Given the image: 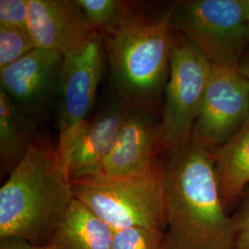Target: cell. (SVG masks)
I'll use <instances>...</instances> for the list:
<instances>
[{
	"label": "cell",
	"mask_w": 249,
	"mask_h": 249,
	"mask_svg": "<svg viewBox=\"0 0 249 249\" xmlns=\"http://www.w3.org/2000/svg\"><path fill=\"white\" fill-rule=\"evenodd\" d=\"M167 152L161 164L163 249H233V224L222 201L213 151L190 141Z\"/></svg>",
	"instance_id": "obj_1"
},
{
	"label": "cell",
	"mask_w": 249,
	"mask_h": 249,
	"mask_svg": "<svg viewBox=\"0 0 249 249\" xmlns=\"http://www.w3.org/2000/svg\"><path fill=\"white\" fill-rule=\"evenodd\" d=\"M74 198L56 147L48 138L36 137L0 188V239L46 247Z\"/></svg>",
	"instance_id": "obj_2"
},
{
	"label": "cell",
	"mask_w": 249,
	"mask_h": 249,
	"mask_svg": "<svg viewBox=\"0 0 249 249\" xmlns=\"http://www.w3.org/2000/svg\"><path fill=\"white\" fill-rule=\"evenodd\" d=\"M173 5L163 13L145 14L127 2L124 18L101 35L115 96L131 107L151 108L169 72L174 30Z\"/></svg>",
	"instance_id": "obj_3"
},
{
	"label": "cell",
	"mask_w": 249,
	"mask_h": 249,
	"mask_svg": "<svg viewBox=\"0 0 249 249\" xmlns=\"http://www.w3.org/2000/svg\"><path fill=\"white\" fill-rule=\"evenodd\" d=\"M74 197L114 230L133 227L165 232L162 165L138 176L88 178L71 181Z\"/></svg>",
	"instance_id": "obj_4"
},
{
	"label": "cell",
	"mask_w": 249,
	"mask_h": 249,
	"mask_svg": "<svg viewBox=\"0 0 249 249\" xmlns=\"http://www.w3.org/2000/svg\"><path fill=\"white\" fill-rule=\"evenodd\" d=\"M172 28L190 40L218 68L238 70L249 45L243 0H192L175 3Z\"/></svg>",
	"instance_id": "obj_5"
},
{
	"label": "cell",
	"mask_w": 249,
	"mask_h": 249,
	"mask_svg": "<svg viewBox=\"0 0 249 249\" xmlns=\"http://www.w3.org/2000/svg\"><path fill=\"white\" fill-rule=\"evenodd\" d=\"M211 71L212 64L204 53L174 30L165 104L160 122L163 151H172L191 141Z\"/></svg>",
	"instance_id": "obj_6"
},
{
	"label": "cell",
	"mask_w": 249,
	"mask_h": 249,
	"mask_svg": "<svg viewBox=\"0 0 249 249\" xmlns=\"http://www.w3.org/2000/svg\"><path fill=\"white\" fill-rule=\"evenodd\" d=\"M105 53L103 37L97 33L79 52L64 57L57 93L56 150L67 173L73 143L96 101Z\"/></svg>",
	"instance_id": "obj_7"
},
{
	"label": "cell",
	"mask_w": 249,
	"mask_h": 249,
	"mask_svg": "<svg viewBox=\"0 0 249 249\" xmlns=\"http://www.w3.org/2000/svg\"><path fill=\"white\" fill-rule=\"evenodd\" d=\"M249 117V80L238 71L214 67L192 129L191 141L214 151Z\"/></svg>",
	"instance_id": "obj_8"
},
{
	"label": "cell",
	"mask_w": 249,
	"mask_h": 249,
	"mask_svg": "<svg viewBox=\"0 0 249 249\" xmlns=\"http://www.w3.org/2000/svg\"><path fill=\"white\" fill-rule=\"evenodd\" d=\"M63 61L61 53L36 48L0 70V89L24 112L40 116L57 98Z\"/></svg>",
	"instance_id": "obj_9"
},
{
	"label": "cell",
	"mask_w": 249,
	"mask_h": 249,
	"mask_svg": "<svg viewBox=\"0 0 249 249\" xmlns=\"http://www.w3.org/2000/svg\"><path fill=\"white\" fill-rule=\"evenodd\" d=\"M160 125L151 108L129 107L113 150L90 178L133 177L152 169L162 150Z\"/></svg>",
	"instance_id": "obj_10"
},
{
	"label": "cell",
	"mask_w": 249,
	"mask_h": 249,
	"mask_svg": "<svg viewBox=\"0 0 249 249\" xmlns=\"http://www.w3.org/2000/svg\"><path fill=\"white\" fill-rule=\"evenodd\" d=\"M28 29L37 48L64 57L79 52L97 34L77 0H29Z\"/></svg>",
	"instance_id": "obj_11"
},
{
	"label": "cell",
	"mask_w": 249,
	"mask_h": 249,
	"mask_svg": "<svg viewBox=\"0 0 249 249\" xmlns=\"http://www.w3.org/2000/svg\"><path fill=\"white\" fill-rule=\"evenodd\" d=\"M131 107L114 96L80 127L73 143L68 174L71 180L92 177L113 150Z\"/></svg>",
	"instance_id": "obj_12"
},
{
	"label": "cell",
	"mask_w": 249,
	"mask_h": 249,
	"mask_svg": "<svg viewBox=\"0 0 249 249\" xmlns=\"http://www.w3.org/2000/svg\"><path fill=\"white\" fill-rule=\"evenodd\" d=\"M215 171L228 213L249 187V117L229 141L213 151Z\"/></svg>",
	"instance_id": "obj_13"
},
{
	"label": "cell",
	"mask_w": 249,
	"mask_h": 249,
	"mask_svg": "<svg viewBox=\"0 0 249 249\" xmlns=\"http://www.w3.org/2000/svg\"><path fill=\"white\" fill-rule=\"evenodd\" d=\"M115 231L74 198L48 245L49 249H112Z\"/></svg>",
	"instance_id": "obj_14"
},
{
	"label": "cell",
	"mask_w": 249,
	"mask_h": 249,
	"mask_svg": "<svg viewBox=\"0 0 249 249\" xmlns=\"http://www.w3.org/2000/svg\"><path fill=\"white\" fill-rule=\"evenodd\" d=\"M36 116L24 112L0 89V166L10 175L23 160L36 137Z\"/></svg>",
	"instance_id": "obj_15"
},
{
	"label": "cell",
	"mask_w": 249,
	"mask_h": 249,
	"mask_svg": "<svg viewBox=\"0 0 249 249\" xmlns=\"http://www.w3.org/2000/svg\"><path fill=\"white\" fill-rule=\"evenodd\" d=\"M89 24L100 35L115 30L124 18L127 2L118 0H77Z\"/></svg>",
	"instance_id": "obj_16"
},
{
	"label": "cell",
	"mask_w": 249,
	"mask_h": 249,
	"mask_svg": "<svg viewBox=\"0 0 249 249\" xmlns=\"http://www.w3.org/2000/svg\"><path fill=\"white\" fill-rule=\"evenodd\" d=\"M36 48L29 32L0 25V70L18 61Z\"/></svg>",
	"instance_id": "obj_17"
},
{
	"label": "cell",
	"mask_w": 249,
	"mask_h": 249,
	"mask_svg": "<svg viewBox=\"0 0 249 249\" xmlns=\"http://www.w3.org/2000/svg\"><path fill=\"white\" fill-rule=\"evenodd\" d=\"M164 232L133 227L115 231L112 249H163Z\"/></svg>",
	"instance_id": "obj_18"
},
{
	"label": "cell",
	"mask_w": 249,
	"mask_h": 249,
	"mask_svg": "<svg viewBox=\"0 0 249 249\" xmlns=\"http://www.w3.org/2000/svg\"><path fill=\"white\" fill-rule=\"evenodd\" d=\"M29 0H1L0 25L29 32Z\"/></svg>",
	"instance_id": "obj_19"
},
{
	"label": "cell",
	"mask_w": 249,
	"mask_h": 249,
	"mask_svg": "<svg viewBox=\"0 0 249 249\" xmlns=\"http://www.w3.org/2000/svg\"><path fill=\"white\" fill-rule=\"evenodd\" d=\"M242 197L238 211L231 216L233 249H249V187Z\"/></svg>",
	"instance_id": "obj_20"
},
{
	"label": "cell",
	"mask_w": 249,
	"mask_h": 249,
	"mask_svg": "<svg viewBox=\"0 0 249 249\" xmlns=\"http://www.w3.org/2000/svg\"><path fill=\"white\" fill-rule=\"evenodd\" d=\"M0 240V249H49L47 247L36 246L19 238H4Z\"/></svg>",
	"instance_id": "obj_21"
},
{
	"label": "cell",
	"mask_w": 249,
	"mask_h": 249,
	"mask_svg": "<svg viewBox=\"0 0 249 249\" xmlns=\"http://www.w3.org/2000/svg\"><path fill=\"white\" fill-rule=\"evenodd\" d=\"M238 71L249 80V49L245 52L244 55L241 58V61L238 66Z\"/></svg>",
	"instance_id": "obj_22"
},
{
	"label": "cell",
	"mask_w": 249,
	"mask_h": 249,
	"mask_svg": "<svg viewBox=\"0 0 249 249\" xmlns=\"http://www.w3.org/2000/svg\"><path fill=\"white\" fill-rule=\"evenodd\" d=\"M243 5H244L245 13H246V18H247V21H248V25H249V0H243Z\"/></svg>",
	"instance_id": "obj_23"
}]
</instances>
